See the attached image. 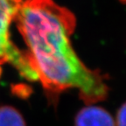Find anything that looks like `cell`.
Segmentation results:
<instances>
[{
  "mask_svg": "<svg viewBox=\"0 0 126 126\" xmlns=\"http://www.w3.org/2000/svg\"><path fill=\"white\" fill-rule=\"evenodd\" d=\"M23 0H0V75L1 66L11 63L23 77L29 81H37L31 68L26 52H21L10 39L9 27L19 9Z\"/></svg>",
  "mask_w": 126,
  "mask_h": 126,
  "instance_id": "obj_2",
  "label": "cell"
},
{
  "mask_svg": "<svg viewBox=\"0 0 126 126\" xmlns=\"http://www.w3.org/2000/svg\"><path fill=\"white\" fill-rule=\"evenodd\" d=\"M14 19L27 47L30 67L50 97L75 89L87 105L107 99V77L89 68L72 47L76 19L68 9L53 0H26Z\"/></svg>",
  "mask_w": 126,
  "mask_h": 126,
  "instance_id": "obj_1",
  "label": "cell"
},
{
  "mask_svg": "<svg viewBox=\"0 0 126 126\" xmlns=\"http://www.w3.org/2000/svg\"><path fill=\"white\" fill-rule=\"evenodd\" d=\"M116 126H126V102L119 108L116 114Z\"/></svg>",
  "mask_w": 126,
  "mask_h": 126,
  "instance_id": "obj_5",
  "label": "cell"
},
{
  "mask_svg": "<svg viewBox=\"0 0 126 126\" xmlns=\"http://www.w3.org/2000/svg\"><path fill=\"white\" fill-rule=\"evenodd\" d=\"M0 126H26L23 116L12 106L0 107Z\"/></svg>",
  "mask_w": 126,
  "mask_h": 126,
  "instance_id": "obj_4",
  "label": "cell"
},
{
  "mask_svg": "<svg viewBox=\"0 0 126 126\" xmlns=\"http://www.w3.org/2000/svg\"><path fill=\"white\" fill-rule=\"evenodd\" d=\"M75 126H116L113 116L102 107L89 105L76 115Z\"/></svg>",
  "mask_w": 126,
  "mask_h": 126,
  "instance_id": "obj_3",
  "label": "cell"
},
{
  "mask_svg": "<svg viewBox=\"0 0 126 126\" xmlns=\"http://www.w3.org/2000/svg\"><path fill=\"white\" fill-rule=\"evenodd\" d=\"M120 1L123 3H124V4H126V0H120Z\"/></svg>",
  "mask_w": 126,
  "mask_h": 126,
  "instance_id": "obj_6",
  "label": "cell"
}]
</instances>
